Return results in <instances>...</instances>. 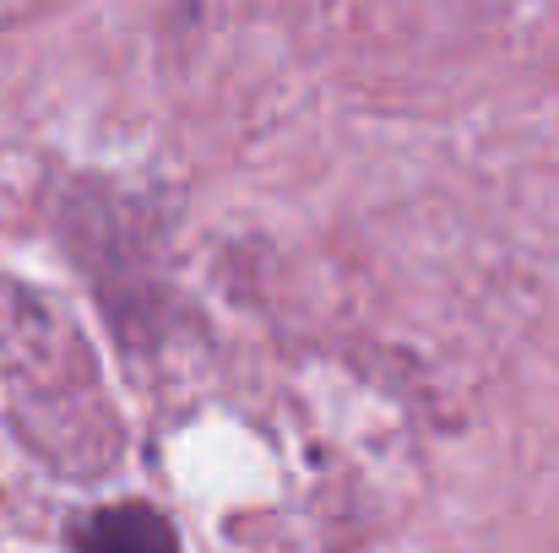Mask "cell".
<instances>
[{
  "instance_id": "cell-1",
  "label": "cell",
  "mask_w": 559,
  "mask_h": 553,
  "mask_svg": "<svg viewBox=\"0 0 559 553\" xmlns=\"http://www.w3.org/2000/svg\"><path fill=\"white\" fill-rule=\"evenodd\" d=\"M66 549L71 553H180V527L158 505H147V500H120V505H98V510L71 516Z\"/></svg>"
}]
</instances>
